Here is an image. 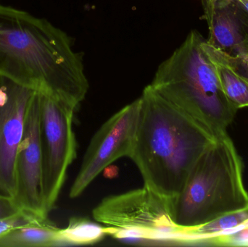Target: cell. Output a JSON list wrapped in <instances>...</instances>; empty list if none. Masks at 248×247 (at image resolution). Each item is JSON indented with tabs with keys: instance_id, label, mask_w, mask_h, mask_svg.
<instances>
[{
	"instance_id": "5b68a950",
	"label": "cell",
	"mask_w": 248,
	"mask_h": 247,
	"mask_svg": "<svg viewBox=\"0 0 248 247\" xmlns=\"http://www.w3.org/2000/svg\"><path fill=\"white\" fill-rule=\"evenodd\" d=\"M39 94L42 205L48 216L56 204L68 168L77 156V140L73 129L77 109L50 94Z\"/></svg>"
},
{
	"instance_id": "8992f818",
	"label": "cell",
	"mask_w": 248,
	"mask_h": 247,
	"mask_svg": "<svg viewBox=\"0 0 248 247\" xmlns=\"http://www.w3.org/2000/svg\"><path fill=\"white\" fill-rule=\"evenodd\" d=\"M108 227L138 232L144 240L170 242L179 230L172 217V200L146 187L103 199L93 211Z\"/></svg>"
},
{
	"instance_id": "2e32d148",
	"label": "cell",
	"mask_w": 248,
	"mask_h": 247,
	"mask_svg": "<svg viewBox=\"0 0 248 247\" xmlns=\"http://www.w3.org/2000/svg\"><path fill=\"white\" fill-rule=\"evenodd\" d=\"M40 219L45 218L36 217L24 211L20 212L7 218L0 219V237L17 228L30 224Z\"/></svg>"
},
{
	"instance_id": "d6986e66",
	"label": "cell",
	"mask_w": 248,
	"mask_h": 247,
	"mask_svg": "<svg viewBox=\"0 0 248 247\" xmlns=\"http://www.w3.org/2000/svg\"><path fill=\"white\" fill-rule=\"evenodd\" d=\"M240 6L248 13V0H240L238 1Z\"/></svg>"
},
{
	"instance_id": "9c48e42d",
	"label": "cell",
	"mask_w": 248,
	"mask_h": 247,
	"mask_svg": "<svg viewBox=\"0 0 248 247\" xmlns=\"http://www.w3.org/2000/svg\"><path fill=\"white\" fill-rule=\"evenodd\" d=\"M13 201L22 211L47 218L42 205V158L39 137V94L36 91L26 115L24 133L15 166Z\"/></svg>"
},
{
	"instance_id": "5bb4252c",
	"label": "cell",
	"mask_w": 248,
	"mask_h": 247,
	"mask_svg": "<svg viewBox=\"0 0 248 247\" xmlns=\"http://www.w3.org/2000/svg\"><path fill=\"white\" fill-rule=\"evenodd\" d=\"M106 234V228L87 218H72L68 226L60 230L59 246L94 245Z\"/></svg>"
},
{
	"instance_id": "52a82bcc",
	"label": "cell",
	"mask_w": 248,
	"mask_h": 247,
	"mask_svg": "<svg viewBox=\"0 0 248 247\" xmlns=\"http://www.w3.org/2000/svg\"><path fill=\"white\" fill-rule=\"evenodd\" d=\"M140 109V100L137 99L113 115L96 132L70 190L71 199L79 197L115 161L123 157L129 158L137 133Z\"/></svg>"
},
{
	"instance_id": "ac0fdd59",
	"label": "cell",
	"mask_w": 248,
	"mask_h": 247,
	"mask_svg": "<svg viewBox=\"0 0 248 247\" xmlns=\"http://www.w3.org/2000/svg\"><path fill=\"white\" fill-rule=\"evenodd\" d=\"M238 57L242 58H248V36L245 39L244 42L240 47V52H239Z\"/></svg>"
},
{
	"instance_id": "44dd1931",
	"label": "cell",
	"mask_w": 248,
	"mask_h": 247,
	"mask_svg": "<svg viewBox=\"0 0 248 247\" xmlns=\"http://www.w3.org/2000/svg\"><path fill=\"white\" fill-rule=\"evenodd\" d=\"M214 1H240V0H213Z\"/></svg>"
},
{
	"instance_id": "8fae6325",
	"label": "cell",
	"mask_w": 248,
	"mask_h": 247,
	"mask_svg": "<svg viewBox=\"0 0 248 247\" xmlns=\"http://www.w3.org/2000/svg\"><path fill=\"white\" fill-rule=\"evenodd\" d=\"M203 47L215 65L224 94L237 110L248 107V77L237 68L231 56L204 41Z\"/></svg>"
},
{
	"instance_id": "7c38bea8",
	"label": "cell",
	"mask_w": 248,
	"mask_h": 247,
	"mask_svg": "<svg viewBox=\"0 0 248 247\" xmlns=\"http://www.w3.org/2000/svg\"><path fill=\"white\" fill-rule=\"evenodd\" d=\"M248 222V206L223 215L198 227L180 229L172 236L170 242L210 245L213 239L232 233Z\"/></svg>"
},
{
	"instance_id": "6da1fadb",
	"label": "cell",
	"mask_w": 248,
	"mask_h": 247,
	"mask_svg": "<svg viewBox=\"0 0 248 247\" xmlns=\"http://www.w3.org/2000/svg\"><path fill=\"white\" fill-rule=\"evenodd\" d=\"M0 75L77 109L89 89L82 54L45 19L0 4Z\"/></svg>"
},
{
	"instance_id": "ba28073f",
	"label": "cell",
	"mask_w": 248,
	"mask_h": 247,
	"mask_svg": "<svg viewBox=\"0 0 248 247\" xmlns=\"http://www.w3.org/2000/svg\"><path fill=\"white\" fill-rule=\"evenodd\" d=\"M36 91L0 75V195L13 200L16 156Z\"/></svg>"
},
{
	"instance_id": "e0dca14e",
	"label": "cell",
	"mask_w": 248,
	"mask_h": 247,
	"mask_svg": "<svg viewBox=\"0 0 248 247\" xmlns=\"http://www.w3.org/2000/svg\"><path fill=\"white\" fill-rule=\"evenodd\" d=\"M21 211L13 199L0 195V219L7 218Z\"/></svg>"
},
{
	"instance_id": "7a4b0ae2",
	"label": "cell",
	"mask_w": 248,
	"mask_h": 247,
	"mask_svg": "<svg viewBox=\"0 0 248 247\" xmlns=\"http://www.w3.org/2000/svg\"><path fill=\"white\" fill-rule=\"evenodd\" d=\"M139 100L140 116L129 158L144 187L173 200L217 137L150 84Z\"/></svg>"
},
{
	"instance_id": "3957f363",
	"label": "cell",
	"mask_w": 248,
	"mask_h": 247,
	"mask_svg": "<svg viewBox=\"0 0 248 247\" xmlns=\"http://www.w3.org/2000/svg\"><path fill=\"white\" fill-rule=\"evenodd\" d=\"M204 41L199 32L192 30L159 66L150 85L217 137L227 133L238 110L223 91Z\"/></svg>"
},
{
	"instance_id": "9a60e30c",
	"label": "cell",
	"mask_w": 248,
	"mask_h": 247,
	"mask_svg": "<svg viewBox=\"0 0 248 247\" xmlns=\"http://www.w3.org/2000/svg\"><path fill=\"white\" fill-rule=\"evenodd\" d=\"M210 245L214 246H248V222L240 227L211 241Z\"/></svg>"
},
{
	"instance_id": "ffe728a7",
	"label": "cell",
	"mask_w": 248,
	"mask_h": 247,
	"mask_svg": "<svg viewBox=\"0 0 248 247\" xmlns=\"http://www.w3.org/2000/svg\"><path fill=\"white\" fill-rule=\"evenodd\" d=\"M240 58H242V57H240ZM243 58V61H244L245 63V67H246V73L248 74V58Z\"/></svg>"
},
{
	"instance_id": "4fadbf2b",
	"label": "cell",
	"mask_w": 248,
	"mask_h": 247,
	"mask_svg": "<svg viewBox=\"0 0 248 247\" xmlns=\"http://www.w3.org/2000/svg\"><path fill=\"white\" fill-rule=\"evenodd\" d=\"M60 230L48 218L40 219L0 237V247L59 246Z\"/></svg>"
},
{
	"instance_id": "30bf717a",
	"label": "cell",
	"mask_w": 248,
	"mask_h": 247,
	"mask_svg": "<svg viewBox=\"0 0 248 247\" xmlns=\"http://www.w3.org/2000/svg\"><path fill=\"white\" fill-rule=\"evenodd\" d=\"M204 18L209 29L207 42L231 56H237L248 36L237 1L202 0Z\"/></svg>"
},
{
	"instance_id": "277c9868",
	"label": "cell",
	"mask_w": 248,
	"mask_h": 247,
	"mask_svg": "<svg viewBox=\"0 0 248 247\" xmlns=\"http://www.w3.org/2000/svg\"><path fill=\"white\" fill-rule=\"evenodd\" d=\"M248 206L243 160L226 133L217 136L191 170L172 200V217L179 230L191 229Z\"/></svg>"
}]
</instances>
